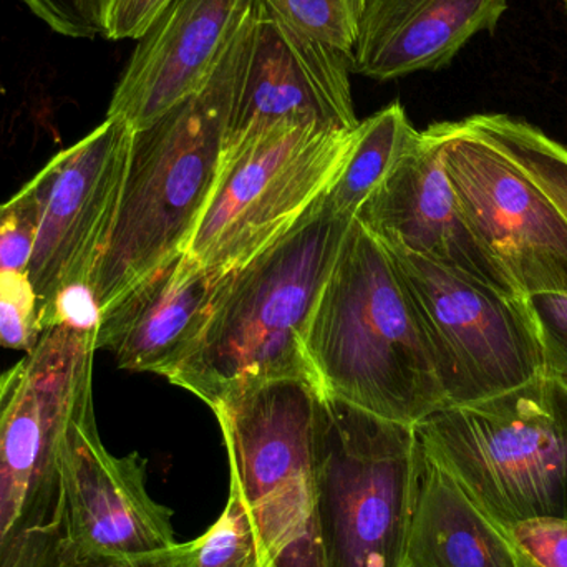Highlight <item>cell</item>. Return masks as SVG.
Listing matches in <instances>:
<instances>
[{
  "mask_svg": "<svg viewBox=\"0 0 567 567\" xmlns=\"http://www.w3.org/2000/svg\"><path fill=\"white\" fill-rule=\"evenodd\" d=\"M252 30L251 13L206 85L133 132L115 223L90 281L99 316L133 284L188 249L218 182Z\"/></svg>",
  "mask_w": 567,
  "mask_h": 567,
  "instance_id": "1",
  "label": "cell"
},
{
  "mask_svg": "<svg viewBox=\"0 0 567 567\" xmlns=\"http://www.w3.org/2000/svg\"><path fill=\"white\" fill-rule=\"evenodd\" d=\"M317 390L392 422L446 406L415 306L382 243L353 219L307 329Z\"/></svg>",
  "mask_w": 567,
  "mask_h": 567,
  "instance_id": "2",
  "label": "cell"
},
{
  "mask_svg": "<svg viewBox=\"0 0 567 567\" xmlns=\"http://www.w3.org/2000/svg\"><path fill=\"white\" fill-rule=\"evenodd\" d=\"M352 221L322 196L292 228L223 276L208 326L169 382L209 409L262 380L300 379L317 389L303 340Z\"/></svg>",
  "mask_w": 567,
  "mask_h": 567,
  "instance_id": "3",
  "label": "cell"
},
{
  "mask_svg": "<svg viewBox=\"0 0 567 567\" xmlns=\"http://www.w3.org/2000/svg\"><path fill=\"white\" fill-rule=\"evenodd\" d=\"M95 337L60 323L0 373V567H116L83 558L63 522V450L95 409Z\"/></svg>",
  "mask_w": 567,
  "mask_h": 567,
  "instance_id": "4",
  "label": "cell"
},
{
  "mask_svg": "<svg viewBox=\"0 0 567 567\" xmlns=\"http://www.w3.org/2000/svg\"><path fill=\"white\" fill-rule=\"evenodd\" d=\"M423 452L498 528L567 519V383L545 372L416 425Z\"/></svg>",
  "mask_w": 567,
  "mask_h": 567,
  "instance_id": "5",
  "label": "cell"
},
{
  "mask_svg": "<svg viewBox=\"0 0 567 567\" xmlns=\"http://www.w3.org/2000/svg\"><path fill=\"white\" fill-rule=\"evenodd\" d=\"M423 463L416 426L319 393L313 488L326 567H406Z\"/></svg>",
  "mask_w": 567,
  "mask_h": 567,
  "instance_id": "6",
  "label": "cell"
},
{
  "mask_svg": "<svg viewBox=\"0 0 567 567\" xmlns=\"http://www.w3.org/2000/svg\"><path fill=\"white\" fill-rule=\"evenodd\" d=\"M319 393L307 380H262L212 409L228 453L229 486L248 509L265 567H326L313 488Z\"/></svg>",
  "mask_w": 567,
  "mask_h": 567,
  "instance_id": "7",
  "label": "cell"
},
{
  "mask_svg": "<svg viewBox=\"0 0 567 567\" xmlns=\"http://www.w3.org/2000/svg\"><path fill=\"white\" fill-rule=\"evenodd\" d=\"M353 132L281 123L226 152L186 251L219 276L245 265L326 195Z\"/></svg>",
  "mask_w": 567,
  "mask_h": 567,
  "instance_id": "8",
  "label": "cell"
},
{
  "mask_svg": "<svg viewBox=\"0 0 567 567\" xmlns=\"http://www.w3.org/2000/svg\"><path fill=\"white\" fill-rule=\"evenodd\" d=\"M386 251L425 330L446 405L478 402L546 372L526 297L410 252Z\"/></svg>",
  "mask_w": 567,
  "mask_h": 567,
  "instance_id": "9",
  "label": "cell"
},
{
  "mask_svg": "<svg viewBox=\"0 0 567 567\" xmlns=\"http://www.w3.org/2000/svg\"><path fill=\"white\" fill-rule=\"evenodd\" d=\"M429 130L466 225L516 292L567 290V221L555 203L468 118Z\"/></svg>",
  "mask_w": 567,
  "mask_h": 567,
  "instance_id": "10",
  "label": "cell"
},
{
  "mask_svg": "<svg viewBox=\"0 0 567 567\" xmlns=\"http://www.w3.org/2000/svg\"><path fill=\"white\" fill-rule=\"evenodd\" d=\"M132 140L133 128L125 120L106 116L35 175L42 209L29 278L43 332L52 329L62 297L90 289L115 223Z\"/></svg>",
  "mask_w": 567,
  "mask_h": 567,
  "instance_id": "11",
  "label": "cell"
},
{
  "mask_svg": "<svg viewBox=\"0 0 567 567\" xmlns=\"http://www.w3.org/2000/svg\"><path fill=\"white\" fill-rule=\"evenodd\" d=\"M63 486L66 536L83 558L116 567H169V551L178 545L173 512L150 495L145 458L105 449L95 409L70 423Z\"/></svg>",
  "mask_w": 567,
  "mask_h": 567,
  "instance_id": "12",
  "label": "cell"
},
{
  "mask_svg": "<svg viewBox=\"0 0 567 567\" xmlns=\"http://www.w3.org/2000/svg\"><path fill=\"white\" fill-rule=\"evenodd\" d=\"M252 22L251 53L229 115L225 153L281 123L355 130L352 62L293 32L258 0Z\"/></svg>",
  "mask_w": 567,
  "mask_h": 567,
  "instance_id": "13",
  "label": "cell"
},
{
  "mask_svg": "<svg viewBox=\"0 0 567 567\" xmlns=\"http://www.w3.org/2000/svg\"><path fill=\"white\" fill-rule=\"evenodd\" d=\"M357 223L386 249L405 251L515 293L499 262L486 251L463 218L429 128L399 159L355 213Z\"/></svg>",
  "mask_w": 567,
  "mask_h": 567,
  "instance_id": "14",
  "label": "cell"
},
{
  "mask_svg": "<svg viewBox=\"0 0 567 567\" xmlns=\"http://www.w3.org/2000/svg\"><path fill=\"white\" fill-rule=\"evenodd\" d=\"M256 0H172L138 39L106 116L133 132L203 89L255 10Z\"/></svg>",
  "mask_w": 567,
  "mask_h": 567,
  "instance_id": "15",
  "label": "cell"
},
{
  "mask_svg": "<svg viewBox=\"0 0 567 567\" xmlns=\"http://www.w3.org/2000/svg\"><path fill=\"white\" fill-rule=\"evenodd\" d=\"M221 279L188 251L172 256L100 312L96 350L118 369L169 379L198 346Z\"/></svg>",
  "mask_w": 567,
  "mask_h": 567,
  "instance_id": "16",
  "label": "cell"
},
{
  "mask_svg": "<svg viewBox=\"0 0 567 567\" xmlns=\"http://www.w3.org/2000/svg\"><path fill=\"white\" fill-rule=\"evenodd\" d=\"M509 0H367L352 72L390 82L445 69L498 27Z\"/></svg>",
  "mask_w": 567,
  "mask_h": 567,
  "instance_id": "17",
  "label": "cell"
},
{
  "mask_svg": "<svg viewBox=\"0 0 567 567\" xmlns=\"http://www.w3.org/2000/svg\"><path fill=\"white\" fill-rule=\"evenodd\" d=\"M406 567H515L502 529L426 455Z\"/></svg>",
  "mask_w": 567,
  "mask_h": 567,
  "instance_id": "18",
  "label": "cell"
},
{
  "mask_svg": "<svg viewBox=\"0 0 567 567\" xmlns=\"http://www.w3.org/2000/svg\"><path fill=\"white\" fill-rule=\"evenodd\" d=\"M419 135L399 102L360 122L346 163L323 195L327 205L346 218H355L362 203L415 145Z\"/></svg>",
  "mask_w": 567,
  "mask_h": 567,
  "instance_id": "19",
  "label": "cell"
},
{
  "mask_svg": "<svg viewBox=\"0 0 567 567\" xmlns=\"http://www.w3.org/2000/svg\"><path fill=\"white\" fill-rule=\"evenodd\" d=\"M503 155L508 156L555 203L567 221V148L523 120L498 113L468 116Z\"/></svg>",
  "mask_w": 567,
  "mask_h": 567,
  "instance_id": "20",
  "label": "cell"
},
{
  "mask_svg": "<svg viewBox=\"0 0 567 567\" xmlns=\"http://www.w3.org/2000/svg\"><path fill=\"white\" fill-rule=\"evenodd\" d=\"M169 567H265L248 509L233 486L219 518L198 538L169 551Z\"/></svg>",
  "mask_w": 567,
  "mask_h": 567,
  "instance_id": "21",
  "label": "cell"
},
{
  "mask_svg": "<svg viewBox=\"0 0 567 567\" xmlns=\"http://www.w3.org/2000/svg\"><path fill=\"white\" fill-rule=\"evenodd\" d=\"M293 32L353 63L367 0H258Z\"/></svg>",
  "mask_w": 567,
  "mask_h": 567,
  "instance_id": "22",
  "label": "cell"
},
{
  "mask_svg": "<svg viewBox=\"0 0 567 567\" xmlns=\"http://www.w3.org/2000/svg\"><path fill=\"white\" fill-rule=\"evenodd\" d=\"M40 209L42 196L35 176L0 203V272H29Z\"/></svg>",
  "mask_w": 567,
  "mask_h": 567,
  "instance_id": "23",
  "label": "cell"
},
{
  "mask_svg": "<svg viewBox=\"0 0 567 567\" xmlns=\"http://www.w3.org/2000/svg\"><path fill=\"white\" fill-rule=\"evenodd\" d=\"M502 532L515 567H567V519H533Z\"/></svg>",
  "mask_w": 567,
  "mask_h": 567,
  "instance_id": "24",
  "label": "cell"
},
{
  "mask_svg": "<svg viewBox=\"0 0 567 567\" xmlns=\"http://www.w3.org/2000/svg\"><path fill=\"white\" fill-rule=\"evenodd\" d=\"M545 350L546 372L567 383V290L526 296Z\"/></svg>",
  "mask_w": 567,
  "mask_h": 567,
  "instance_id": "25",
  "label": "cell"
},
{
  "mask_svg": "<svg viewBox=\"0 0 567 567\" xmlns=\"http://www.w3.org/2000/svg\"><path fill=\"white\" fill-rule=\"evenodd\" d=\"M172 0H112L102 35L110 40L140 39Z\"/></svg>",
  "mask_w": 567,
  "mask_h": 567,
  "instance_id": "26",
  "label": "cell"
},
{
  "mask_svg": "<svg viewBox=\"0 0 567 567\" xmlns=\"http://www.w3.org/2000/svg\"><path fill=\"white\" fill-rule=\"evenodd\" d=\"M29 9L50 29L70 39H93L100 35L86 16L85 0H23Z\"/></svg>",
  "mask_w": 567,
  "mask_h": 567,
  "instance_id": "27",
  "label": "cell"
},
{
  "mask_svg": "<svg viewBox=\"0 0 567 567\" xmlns=\"http://www.w3.org/2000/svg\"><path fill=\"white\" fill-rule=\"evenodd\" d=\"M110 3H112V0H85L86 16L92 20L100 35H102L103 27H105Z\"/></svg>",
  "mask_w": 567,
  "mask_h": 567,
  "instance_id": "28",
  "label": "cell"
},
{
  "mask_svg": "<svg viewBox=\"0 0 567 567\" xmlns=\"http://www.w3.org/2000/svg\"><path fill=\"white\" fill-rule=\"evenodd\" d=\"M563 2H565L566 9H567V0H563Z\"/></svg>",
  "mask_w": 567,
  "mask_h": 567,
  "instance_id": "29",
  "label": "cell"
}]
</instances>
